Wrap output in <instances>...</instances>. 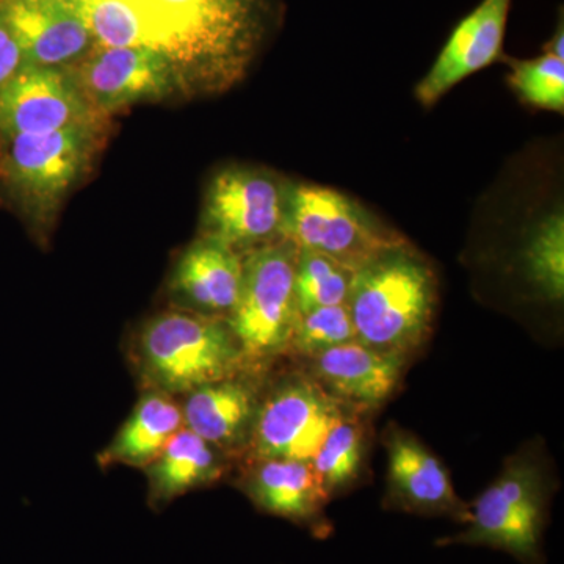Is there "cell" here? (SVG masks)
<instances>
[{
	"instance_id": "3957f363",
	"label": "cell",
	"mask_w": 564,
	"mask_h": 564,
	"mask_svg": "<svg viewBox=\"0 0 564 564\" xmlns=\"http://www.w3.org/2000/svg\"><path fill=\"white\" fill-rule=\"evenodd\" d=\"M549 486L540 463L519 455L469 503L462 532L441 538L436 545H475L514 556L522 564H544Z\"/></svg>"
},
{
	"instance_id": "52a82bcc",
	"label": "cell",
	"mask_w": 564,
	"mask_h": 564,
	"mask_svg": "<svg viewBox=\"0 0 564 564\" xmlns=\"http://www.w3.org/2000/svg\"><path fill=\"white\" fill-rule=\"evenodd\" d=\"M296 261L299 247L289 239L252 248L243 258L239 300L226 322L247 358H269L291 344L299 317Z\"/></svg>"
},
{
	"instance_id": "7c38bea8",
	"label": "cell",
	"mask_w": 564,
	"mask_h": 564,
	"mask_svg": "<svg viewBox=\"0 0 564 564\" xmlns=\"http://www.w3.org/2000/svg\"><path fill=\"white\" fill-rule=\"evenodd\" d=\"M388 492L384 508L404 513L448 518L466 524L469 503L463 502L444 464L410 432L392 425L384 436Z\"/></svg>"
},
{
	"instance_id": "277c9868",
	"label": "cell",
	"mask_w": 564,
	"mask_h": 564,
	"mask_svg": "<svg viewBox=\"0 0 564 564\" xmlns=\"http://www.w3.org/2000/svg\"><path fill=\"white\" fill-rule=\"evenodd\" d=\"M139 355L144 375L165 393H188L226 380L243 358L228 322L192 313L162 314L148 322Z\"/></svg>"
},
{
	"instance_id": "8992f818",
	"label": "cell",
	"mask_w": 564,
	"mask_h": 564,
	"mask_svg": "<svg viewBox=\"0 0 564 564\" xmlns=\"http://www.w3.org/2000/svg\"><path fill=\"white\" fill-rule=\"evenodd\" d=\"M284 239L299 250L328 256L355 273L383 252L410 243L355 199L307 184L289 187Z\"/></svg>"
},
{
	"instance_id": "ac0fdd59",
	"label": "cell",
	"mask_w": 564,
	"mask_h": 564,
	"mask_svg": "<svg viewBox=\"0 0 564 564\" xmlns=\"http://www.w3.org/2000/svg\"><path fill=\"white\" fill-rule=\"evenodd\" d=\"M181 410L185 429L215 448H232L250 440L258 402L250 386L226 378L188 392Z\"/></svg>"
},
{
	"instance_id": "30bf717a",
	"label": "cell",
	"mask_w": 564,
	"mask_h": 564,
	"mask_svg": "<svg viewBox=\"0 0 564 564\" xmlns=\"http://www.w3.org/2000/svg\"><path fill=\"white\" fill-rule=\"evenodd\" d=\"M96 126V111L66 68L22 65L0 93V139Z\"/></svg>"
},
{
	"instance_id": "ffe728a7",
	"label": "cell",
	"mask_w": 564,
	"mask_h": 564,
	"mask_svg": "<svg viewBox=\"0 0 564 564\" xmlns=\"http://www.w3.org/2000/svg\"><path fill=\"white\" fill-rule=\"evenodd\" d=\"M182 426V410L169 393H147L104 451L102 464L148 467Z\"/></svg>"
},
{
	"instance_id": "7402d4cb",
	"label": "cell",
	"mask_w": 564,
	"mask_h": 564,
	"mask_svg": "<svg viewBox=\"0 0 564 564\" xmlns=\"http://www.w3.org/2000/svg\"><path fill=\"white\" fill-rule=\"evenodd\" d=\"M524 272L534 289L551 302L564 295V217L552 212L534 226L524 248Z\"/></svg>"
},
{
	"instance_id": "e0dca14e",
	"label": "cell",
	"mask_w": 564,
	"mask_h": 564,
	"mask_svg": "<svg viewBox=\"0 0 564 564\" xmlns=\"http://www.w3.org/2000/svg\"><path fill=\"white\" fill-rule=\"evenodd\" d=\"M317 380L334 395L366 408L380 406L395 391L406 358L372 350L358 340L313 356Z\"/></svg>"
},
{
	"instance_id": "cb8c5ba5",
	"label": "cell",
	"mask_w": 564,
	"mask_h": 564,
	"mask_svg": "<svg viewBox=\"0 0 564 564\" xmlns=\"http://www.w3.org/2000/svg\"><path fill=\"white\" fill-rule=\"evenodd\" d=\"M511 88L522 102L536 109L564 110V62L555 55L544 54L532 61L511 62L508 77Z\"/></svg>"
},
{
	"instance_id": "7a4b0ae2",
	"label": "cell",
	"mask_w": 564,
	"mask_h": 564,
	"mask_svg": "<svg viewBox=\"0 0 564 564\" xmlns=\"http://www.w3.org/2000/svg\"><path fill=\"white\" fill-rule=\"evenodd\" d=\"M436 303V274L406 243L355 273L347 307L358 343L406 358L429 337Z\"/></svg>"
},
{
	"instance_id": "603a6c76",
	"label": "cell",
	"mask_w": 564,
	"mask_h": 564,
	"mask_svg": "<svg viewBox=\"0 0 564 564\" xmlns=\"http://www.w3.org/2000/svg\"><path fill=\"white\" fill-rule=\"evenodd\" d=\"M355 272L328 256L299 250L295 296L299 313L347 304Z\"/></svg>"
},
{
	"instance_id": "4fadbf2b",
	"label": "cell",
	"mask_w": 564,
	"mask_h": 564,
	"mask_svg": "<svg viewBox=\"0 0 564 564\" xmlns=\"http://www.w3.org/2000/svg\"><path fill=\"white\" fill-rule=\"evenodd\" d=\"M24 65L66 68L84 61L95 40L69 0H0Z\"/></svg>"
},
{
	"instance_id": "5b68a950",
	"label": "cell",
	"mask_w": 564,
	"mask_h": 564,
	"mask_svg": "<svg viewBox=\"0 0 564 564\" xmlns=\"http://www.w3.org/2000/svg\"><path fill=\"white\" fill-rule=\"evenodd\" d=\"M95 126L0 139V195L44 221L76 184L95 150Z\"/></svg>"
},
{
	"instance_id": "484cf974",
	"label": "cell",
	"mask_w": 564,
	"mask_h": 564,
	"mask_svg": "<svg viewBox=\"0 0 564 564\" xmlns=\"http://www.w3.org/2000/svg\"><path fill=\"white\" fill-rule=\"evenodd\" d=\"M24 65L20 44L0 13V93Z\"/></svg>"
},
{
	"instance_id": "5bb4252c",
	"label": "cell",
	"mask_w": 564,
	"mask_h": 564,
	"mask_svg": "<svg viewBox=\"0 0 564 564\" xmlns=\"http://www.w3.org/2000/svg\"><path fill=\"white\" fill-rule=\"evenodd\" d=\"M510 6L511 0H484L456 25L432 69L415 87L422 106H434L459 82L499 58Z\"/></svg>"
},
{
	"instance_id": "2e32d148",
	"label": "cell",
	"mask_w": 564,
	"mask_h": 564,
	"mask_svg": "<svg viewBox=\"0 0 564 564\" xmlns=\"http://www.w3.org/2000/svg\"><path fill=\"white\" fill-rule=\"evenodd\" d=\"M243 280V258L239 251L203 237L177 261L172 291L182 303L207 315L231 314Z\"/></svg>"
},
{
	"instance_id": "d6986e66",
	"label": "cell",
	"mask_w": 564,
	"mask_h": 564,
	"mask_svg": "<svg viewBox=\"0 0 564 564\" xmlns=\"http://www.w3.org/2000/svg\"><path fill=\"white\" fill-rule=\"evenodd\" d=\"M150 502L159 508L193 489L217 481L223 463L217 448L182 426L147 467Z\"/></svg>"
},
{
	"instance_id": "44dd1931",
	"label": "cell",
	"mask_w": 564,
	"mask_h": 564,
	"mask_svg": "<svg viewBox=\"0 0 564 564\" xmlns=\"http://www.w3.org/2000/svg\"><path fill=\"white\" fill-rule=\"evenodd\" d=\"M364 444L362 426L352 419H340L326 434L311 464L329 499L355 484L362 467Z\"/></svg>"
},
{
	"instance_id": "4316f807",
	"label": "cell",
	"mask_w": 564,
	"mask_h": 564,
	"mask_svg": "<svg viewBox=\"0 0 564 564\" xmlns=\"http://www.w3.org/2000/svg\"><path fill=\"white\" fill-rule=\"evenodd\" d=\"M563 46H564V33L563 22H560V28L556 29L552 40L545 44V54L555 55V57L563 58Z\"/></svg>"
},
{
	"instance_id": "ba28073f",
	"label": "cell",
	"mask_w": 564,
	"mask_h": 564,
	"mask_svg": "<svg viewBox=\"0 0 564 564\" xmlns=\"http://www.w3.org/2000/svg\"><path fill=\"white\" fill-rule=\"evenodd\" d=\"M289 187L262 170H223L212 180L204 199V237L234 250L284 239Z\"/></svg>"
},
{
	"instance_id": "9c48e42d",
	"label": "cell",
	"mask_w": 564,
	"mask_h": 564,
	"mask_svg": "<svg viewBox=\"0 0 564 564\" xmlns=\"http://www.w3.org/2000/svg\"><path fill=\"white\" fill-rule=\"evenodd\" d=\"M344 417L321 386L293 378L259 404L250 434L258 459L310 462L326 434Z\"/></svg>"
},
{
	"instance_id": "d4e9b609",
	"label": "cell",
	"mask_w": 564,
	"mask_h": 564,
	"mask_svg": "<svg viewBox=\"0 0 564 564\" xmlns=\"http://www.w3.org/2000/svg\"><path fill=\"white\" fill-rule=\"evenodd\" d=\"M351 340H356V332L350 311L347 304H339L299 313L291 344L303 355L313 358L318 352Z\"/></svg>"
},
{
	"instance_id": "6da1fadb",
	"label": "cell",
	"mask_w": 564,
	"mask_h": 564,
	"mask_svg": "<svg viewBox=\"0 0 564 564\" xmlns=\"http://www.w3.org/2000/svg\"><path fill=\"white\" fill-rule=\"evenodd\" d=\"M152 50L212 90L243 76L265 31L270 0H139Z\"/></svg>"
},
{
	"instance_id": "8fae6325",
	"label": "cell",
	"mask_w": 564,
	"mask_h": 564,
	"mask_svg": "<svg viewBox=\"0 0 564 564\" xmlns=\"http://www.w3.org/2000/svg\"><path fill=\"white\" fill-rule=\"evenodd\" d=\"M96 113H110L174 90L180 66L152 47H99L73 73Z\"/></svg>"
},
{
	"instance_id": "9a60e30c",
	"label": "cell",
	"mask_w": 564,
	"mask_h": 564,
	"mask_svg": "<svg viewBox=\"0 0 564 564\" xmlns=\"http://www.w3.org/2000/svg\"><path fill=\"white\" fill-rule=\"evenodd\" d=\"M243 491L262 513L291 521L321 540L333 533L325 513L329 497L310 462L259 459Z\"/></svg>"
}]
</instances>
